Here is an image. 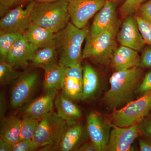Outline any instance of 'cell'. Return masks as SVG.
I'll list each match as a JSON object with an SVG mask.
<instances>
[{
  "label": "cell",
  "mask_w": 151,
  "mask_h": 151,
  "mask_svg": "<svg viewBox=\"0 0 151 151\" xmlns=\"http://www.w3.org/2000/svg\"><path fill=\"white\" fill-rule=\"evenodd\" d=\"M141 68L115 71L110 78L111 87L105 92L103 103L110 111L124 107L132 101L143 76Z\"/></svg>",
  "instance_id": "obj_1"
},
{
  "label": "cell",
  "mask_w": 151,
  "mask_h": 151,
  "mask_svg": "<svg viewBox=\"0 0 151 151\" xmlns=\"http://www.w3.org/2000/svg\"><path fill=\"white\" fill-rule=\"evenodd\" d=\"M89 28H78L69 22L62 30L55 34V46L58 64L63 67L81 63L82 46L89 32Z\"/></svg>",
  "instance_id": "obj_2"
},
{
  "label": "cell",
  "mask_w": 151,
  "mask_h": 151,
  "mask_svg": "<svg viewBox=\"0 0 151 151\" xmlns=\"http://www.w3.org/2000/svg\"><path fill=\"white\" fill-rule=\"evenodd\" d=\"M68 4L66 1L37 2L31 14L32 22L55 33L59 32L66 27L70 20Z\"/></svg>",
  "instance_id": "obj_3"
},
{
  "label": "cell",
  "mask_w": 151,
  "mask_h": 151,
  "mask_svg": "<svg viewBox=\"0 0 151 151\" xmlns=\"http://www.w3.org/2000/svg\"><path fill=\"white\" fill-rule=\"evenodd\" d=\"M118 24L94 36L88 33L82 51V58L89 59L101 65L111 63L113 53L117 47L116 42Z\"/></svg>",
  "instance_id": "obj_4"
},
{
  "label": "cell",
  "mask_w": 151,
  "mask_h": 151,
  "mask_svg": "<svg viewBox=\"0 0 151 151\" xmlns=\"http://www.w3.org/2000/svg\"><path fill=\"white\" fill-rule=\"evenodd\" d=\"M68 127L57 113L52 112L40 120L32 140L41 150L56 151Z\"/></svg>",
  "instance_id": "obj_5"
},
{
  "label": "cell",
  "mask_w": 151,
  "mask_h": 151,
  "mask_svg": "<svg viewBox=\"0 0 151 151\" xmlns=\"http://www.w3.org/2000/svg\"><path fill=\"white\" fill-rule=\"evenodd\" d=\"M151 111V91L122 108L112 111L109 116V123L120 127H130L139 124Z\"/></svg>",
  "instance_id": "obj_6"
},
{
  "label": "cell",
  "mask_w": 151,
  "mask_h": 151,
  "mask_svg": "<svg viewBox=\"0 0 151 151\" xmlns=\"http://www.w3.org/2000/svg\"><path fill=\"white\" fill-rule=\"evenodd\" d=\"M38 74L35 70L21 73L12 88L10 103L12 108H21L28 103L37 86Z\"/></svg>",
  "instance_id": "obj_7"
},
{
  "label": "cell",
  "mask_w": 151,
  "mask_h": 151,
  "mask_svg": "<svg viewBox=\"0 0 151 151\" xmlns=\"http://www.w3.org/2000/svg\"><path fill=\"white\" fill-rule=\"evenodd\" d=\"M36 3L30 0L25 7L18 6L1 17L0 32H24L32 23L31 16Z\"/></svg>",
  "instance_id": "obj_8"
},
{
  "label": "cell",
  "mask_w": 151,
  "mask_h": 151,
  "mask_svg": "<svg viewBox=\"0 0 151 151\" xmlns=\"http://www.w3.org/2000/svg\"><path fill=\"white\" fill-rule=\"evenodd\" d=\"M106 0H70L68 12L71 22L80 29L86 27L88 22L103 8Z\"/></svg>",
  "instance_id": "obj_9"
},
{
  "label": "cell",
  "mask_w": 151,
  "mask_h": 151,
  "mask_svg": "<svg viewBox=\"0 0 151 151\" xmlns=\"http://www.w3.org/2000/svg\"><path fill=\"white\" fill-rule=\"evenodd\" d=\"M110 124L111 129L106 151L133 150V143L136 139L142 134V131L139 124L125 127Z\"/></svg>",
  "instance_id": "obj_10"
},
{
  "label": "cell",
  "mask_w": 151,
  "mask_h": 151,
  "mask_svg": "<svg viewBox=\"0 0 151 151\" xmlns=\"http://www.w3.org/2000/svg\"><path fill=\"white\" fill-rule=\"evenodd\" d=\"M116 39L121 45L141 51L146 44L143 39L134 15L128 16L124 19Z\"/></svg>",
  "instance_id": "obj_11"
},
{
  "label": "cell",
  "mask_w": 151,
  "mask_h": 151,
  "mask_svg": "<svg viewBox=\"0 0 151 151\" xmlns=\"http://www.w3.org/2000/svg\"><path fill=\"white\" fill-rule=\"evenodd\" d=\"M86 124L88 134L96 150L106 151L110 137V124L108 125L99 114L94 112L88 114Z\"/></svg>",
  "instance_id": "obj_12"
},
{
  "label": "cell",
  "mask_w": 151,
  "mask_h": 151,
  "mask_svg": "<svg viewBox=\"0 0 151 151\" xmlns=\"http://www.w3.org/2000/svg\"><path fill=\"white\" fill-rule=\"evenodd\" d=\"M83 70L81 63L64 67L62 93L72 100H83Z\"/></svg>",
  "instance_id": "obj_13"
},
{
  "label": "cell",
  "mask_w": 151,
  "mask_h": 151,
  "mask_svg": "<svg viewBox=\"0 0 151 151\" xmlns=\"http://www.w3.org/2000/svg\"><path fill=\"white\" fill-rule=\"evenodd\" d=\"M38 49L37 47L28 41L23 35L11 49L6 61L15 69L26 67L29 65Z\"/></svg>",
  "instance_id": "obj_14"
},
{
  "label": "cell",
  "mask_w": 151,
  "mask_h": 151,
  "mask_svg": "<svg viewBox=\"0 0 151 151\" xmlns=\"http://www.w3.org/2000/svg\"><path fill=\"white\" fill-rule=\"evenodd\" d=\"M57 90L53 89L47 91L44 95L26 104L22 109L24 116L40 120L52 113Z\"/></svg>",
  "instance_id": "obj_15"
},
{
  "label": "cell",
  "mask_w": 151,
  "mask_h": 151,
  "mask_svg": "<svg viewBox=\"0 0 151 151\" xmlns=\"http://www.w3.org/2000/svg\"><path fill=\"white\" fill-rule=\"evenodd\" d=\"M116 3L106 0L102 9L95 15L89 34L94 36L117 24Z\"/></svg>",
  "instance_id": "obj_16"
},
{
  "label": "cell",
  "mask_w": 151,
  "mask_h": 151,
  "mask_svg": "<svg viewBox=\"0 0 151 151\" xmlns=\"http://www.w3.org/2000/svg\"><path fill=\"white\" fill-rule=\"evenodd\" d=\"M141 57L137 51L128 47L121 45L113 53L111 63L115 71L139 67Z\"/></svg>",
  "instance_id": "obj_17"
},
{
  "label": "cell",
  "mask_w": 151,
  "mask_h": 151,
  "mask_svg": "<svg viewBox=\"0 0 151 151\" xmlns=\"http://www.w3.org/2000/svg\"><path fill=\"white\" fill-rule=\"evenodd\" d=\"M71 100L62 93L57 94L55 101L56 113L68 126L76 124V121L82 116L81 110Z\"/></svg>",
  "instance_id": "obj_18"
},
{
  "label": "cell",
  "mask_w": 151,
  "mask_h": 151,
  "mask_svg": "<svg viewBox=\"0 0 151 151\" xmlns=\"http://www.w3.org/2000/svg\"><path fill=\"white\" fill-rule=\"evenodd\" d=\"M55 34L50 30L32 23L23 35L30 43L40 48L55 45Z\"/></svg>",
  "instance_id": "obj_19"
},
{
  "label": "cell",
  "mask_w": 151,
  "mask_h": 151,
  "mask_svg": "<svg viewBox=\"0 0 151 151\" xmlns=\"http://www.w3.org/2000/svg\"><path fill=\"white\" fill-rule=\"evenodd\" d=\"M84 129L80 124L68 126L56 151L78 150L84 136Z\"/></svg>",
  "instance_id": "obj_20"
},
{
  "label": "cell",
  "mask_w": 151,
  "mask_h": 151,
  "mask_svg": "<svg viewBox=\"0 0 151 151\" xmlns=\"http://www.w3.org/2000/svg\"><path fill=\"white\" fill-rule=\"evenodd\" d=\"M0 138L12 146L19 140L21 120L15 116L1 119Z\"/></svg>",
  "instance_id": "obj_21"
},
{
  "label": "cell",
  "mask_w": 151,
  "mask_h": 151,
  "mask_svg": "<svg viewBox=\"0 0 151 151\" xmlns=\"http://www.w3.org/2000/svg\"><path fill=\"white\" fill-rule=\"evenodd\" d=\"M44 70V89L45 92L61 89L64 78V67L56 62L43 68Z\"/></svg>",
  "instance_id": "obj_22"
},
{
  "label": "cell",
  "mask_w": 151,
  "mask_h": 151,
  "mask_svg": "<svg viewBox=\"0 0 151 151\" xmlns=\"http://www.w3.org/2000/svg\"><path fill=\"white\" fill-rule=\"evenodd\" d=\"M98 85L99 78L96 70L91 65L85 63L83 70V100L92 97Z\"/></svg>",
  "instance_id": "obj_23"
},
{
  "label": "cell",
  "mask_w": 151,
  "mask_h": 151,
  "mask_svg": "<svg viewBox=\"0 0 151 151\" xmlns=\"http://www.w3.org/2000/svg\"><path fill=\"white\" fill-rule=\"evenodd\" d=\"M57 55L55 45L38 48L35 52L30 62L36 67L43 68L45 66L56 62Z\"/></svg>",
  "instance_id": "obj_24"
},
{
  "label": "cell",
  "mask_w": 151,
  "mask_h": 151,
  "mask_svg": "<svg viewBox=\"0 0 151 151\" xmlns=\"http://www.w3.org/2000/svg\"><path fill=\"white\" fill-rule=\"evenodd\" d=\"M23 36V33L0 32V59L6 61L11 49L17 41Z\"/></svg>",
  "instance_id": "obj_25"
},
{
  "label": "cell",
  "mask_w": 151,
  "mask_h": 151,
  "mask_svg": "<svg viewBox=\"0 0 151 151\" xmlns=\"http://www.w3.org/2000/svg\"><path fill=\"white\" fill-rule=\"evenodd\" d=\"M40 120L23 116L21 120L19 141L32 139Z\"/></svg>",
  "instance_id": "obj_26"
},
{
  "label": "cell",
  "mask_w": 151,
  "mask_h": 151,
  "mask_svg": "<svg viewBox=\"0 0 151 151\" xmlns=\"http://www.w3.org/2000/svg\"><path fill=\"white\" fill-rule=\"evenodd\" d=\"M20 74L6 61H0V83L1 85H6L16 80Z\"/></svg>",
  "instance_id": "obj_27"
},
{
  "label": "cell",
  "mask_w": 151,
  "mask_h": 151,
  "mask_svg": "<svg viewBox=\"0 0 151 151\" xmlns=\"http://www.w3.org/2000/svg\"><path fill=\"white\" fill-rule=\"evenodd\" d=\"M148 0H126L120 7L119 12L122 17L136 13L138 8Z\"/></svg>",
  "instance_id": "obj_28"
},
{
  "label": "cell",
  "mask_w": 151,
  "mask_h": 151,
  "mask_svg": "<svg viewBox=\"0 0 151 151\" xmlns=\"http://www.w3.org/2000/svg\"><path fill=\"white\" fill-rule=\"evenodd\" d=\"M139 27L145 43L151 46V23L137 15H135Z\"/></svg>",
  "instance_id": "obj_29"
},
{
  "label": "cell",
  "mask_w": 151,
  "mask_h": 151,
  "mask_svg": "<svg viewBox=\"0 0 151 151\" xmlns=\"http://www.w3.org/2000/svg\"><path fill=\"white\" fill-rule=\"evenodd\" d=\"M39 148L38 145L31 139L19 141L12 146V151H35Z\"/></svg>",
  "instance_id": "obj_30"
},
{
  "label": "cell",
  "mask_w": 151,
  "mask_h": 151,
  "mask_svg": "<svg viewBox=\"0 0 151 151\" xmlns=\"http://www.w3.org/2000/svg\"><path fill=\"white\" fill-rule=\"evenodd\" d=\"M135 14L151 23V0H148L140 6Z\"/></svg>",
  "instance_id": "obj_31"
},
{
  "label": "cell",
  "mask_w": 151,
  "mask_h": 151,
  "mask_svg": "<svg viewBox=\"0 0 151 151\" xmlns=\"http://www.w3.org/2000/svg\"><path fill=\"white\" fill-rule=\"evenodd\" d=\"M138 91L142 96L151 91V71L145 75L142 81L138 86Z\"/></svg>",
  "instance_id": "obj_32"
},
{
  "label": "cell",
  "mask_w": 151,
  "mask_h": 151,
  "mask_svg": "<svg viewBox=\"0 0 151 151\" xmlns=\"http://www.w3.org/2000/svg\"><path fill=\"white\" fill-rule=\"evenodd\" d=\"M139 67L151 68V46L149 45L144 49L141 56Z\"/></svg>",
  "instance_id": "obj_33"
},
{
  "label": "cell",
  "mask_w": 151,
  "mask_h": 151,
  "mask_svg": "<svg viewBox=\"0 0 151 151\" xmlns=\"http://www.w3.org/2000/svg\"><path fill=\"white\" fill-rule=\"evenodd\" d=\"M142 137L139 140L140 150L151 151V136L142 133Z\"/></svg>",
  "instance_id": "obj_34"
},
{
  "label": "cell",
  "mask_w": 151,
  "mask_h": 151,
  "mask_svg": "<svg viewBox=\"0 0 151 151\" xmlns=\"http://www.w3.org/2000/svg\"><path fill=\"white\" fill-rule=\"evenodd\" d=\"M16 3V0H0V17H4L11 10V8Z\"/></svg>",
  "instance_id": "obj_35"
},
{
  "label": "cell",
  "mask_w": 151,
  "mask_h": 151,
  "mask_svg": "<svg viewBox=\"0 0 151 151\" xmlns=\"http://www.w3.org/2000/svg\"><path fill=\"white\" fill-rule=\"evenodd\" d=\"M7 111V103L5 94L3 92L0 94V117L1 119L4 118Z\"/></svg>",
  "instance_id": "obj_36"
},
{
  "label": "cell",
  "mask_w": 151,
  "mask_h": 151,
  "mask_svg": "<svg viewBox=\"0 0 151 151\" xmlns=\"http://www.w3.org/2000/svg\"><path fill=\"white\" fill-rule=\"evenodd\" d=\"M78 151H95L96 148L94 144L91 143H85L80 146Z\"/></svg>",
  "instance_id": "obj_37"
},
{
  "label": "cell",
  "mask_w": 151,
  "mask_h": 151,
  "mask_svg": "<svg viewBox=\"0 0 151 151\" xmlns=\"http://www.w3.org/2000/svg\"><path fill=\"white\" fill-rule=\"evenodd\" d=\"M12 146L6 141L0 138V151H12Z\"/></svg>",
  "instance_id": "obj_38"
},
{
  "label": "cell",
  "mask_w": 151,
  "mask_h": 151,
  "mask_svg": "<svg viewBox=\"0 0 151 151\" xmlns=\"http://www.w3.org/2000/svg\"><path fill=\"white\" fill-rule=\"evenodd\" d=\"M140 129L142 133L151 136V120L146 122Z\"/></svg>",
  "instance_id": "obj_39"
},
{
  "label": "cell",
  "mask_w": 151,
  "mask_h": 151,
  "mask_svg": "<svg viewBox=\"0 0 151 151\" xmlns=\"http://www.w3.org/2000/svg\"><path fill=\"white\" fill-rule=\"evenodd\" d=\"M34 1H35L37 2H49L57 1H66L69 2L70 0H34Z\"/></svg>",
  "instance_id": "obj_40"
},
{
  "label": "cell",
  "mask_w": 151,
  "mask_h": 151,
  "mask_svg": "<svg viewBox=\"0 0 151 151\" xmlns=\"http://www.w3.org/2000/svg\"><path fill=\"white\" fill-rule=\"evenodd\" d=\"M27 1H30V0H16V4H18V3L23 2Z\"/></svg>",
  "instance_id": "obj_41"
},
{
  "label": "cell",
  "mask_w": 151,
  "mask_h": 151,
  "mask_svg": "<svg viewBox=\"0 0 151 151\" xmlns=\"http://www.w3.org/2000/svg\"><path fill=\"white\" fill-rule=\"evenodd\" d=\"M108 1H113L116 3L120 1L121 0H108Z\"/></svg>",
  "instance_id": "obj_42"
}]
</instances>
